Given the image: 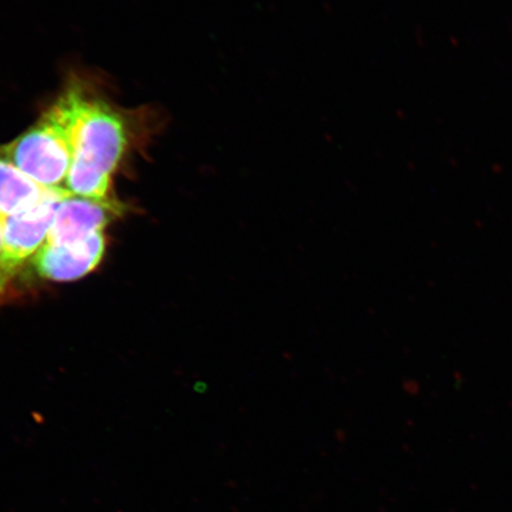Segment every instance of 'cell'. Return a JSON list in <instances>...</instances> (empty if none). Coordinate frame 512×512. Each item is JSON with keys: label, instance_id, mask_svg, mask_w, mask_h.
I'll list each match as a JSON object with an SVG mask.
<instances>
[{"label": "cell", "instance_id": "6da1fadb", "mask_svg": "<svg viewBox=\"0 0 512 512\" xmlns=\"http://www.w3.org/2000/svg\"><path fill=\"white\" fill-rule=\"evenodd\" d=\"M128 144L123 115L104 100L83 95L73 136V159L64 189L70 195L112 201L113 175Z\"/></svg>", "mask_w": 512, "mask_h": 512}, {"label": "cell", "instance_id": "7a4b0ae2", "mask_svg": "<svg viewBox=\"0 0 512 512\" xmlns=\"http://www.w3.org/2000/svg\"><path fill=\"white\" fill-rule=\"evenodd\" d=\"M83 95L79 86L68 88L34 125L2 145L11 162L44 189H64L72 166L74 127Z\"/></svg>", "mask_w": 512, "mask_h": 512}, {"label": "cell", "instance_id": "3957f363", "mask_svg": "<svg viewBox=\"0 0 512 512\" xmlns=\"http://www.w3.org/2000/svg\"><path fill=\"white\" fill-rule=\"evenodd\" d=\"M66 189L53 190L27 213L6 217L3 245L0 249V304L3 303L10 286L29 260L40 251L48 240L55 211Z\"/></svg>", "mask_w": 512, "mask_h": 512}, {"label": "cell", "instance_id": "277c9868", "mask_svg": "<svg viewBox=\"0 0 512 512\" xmlns=\"http://www.w3.org/2000/svg\"><path fill=\"white\" fill-rule=\"evenodd\" d=\"M106 236L104 230L73 245H51L46 242L32 258L31 265L38 277L66 283L79 280L92 273L104 259Z\"/></svg>", "mask_w": 512, "mask_h": 512}, {"label": "cell", "instance_id": "5b68a950", "mask_svg": "<svg viewBox=\"0 0 512 512\" xmlns=\"http://www.w3.org/2000/svg\"><path fill=\"white\" fill-rule=\"evenodd\" d=\"M121 207L115 201H95L67 194L57 206L47 242L51 245H73L102 232Z\"/></svg>", "mask_w": 512, "mask_h": 512}, {"label": "cell", "instance_id": "8992f818", "mask_svg": "<svg viewBox=\"0 0 512 512\" xmlns=\"http://www.w3.org/2000/svg\"><path fill=\"white\" fill-rule=\"evenodd\" d=\"M53 190L44 189L23 174L5 155L0 145V217L27 213Z\"/></svg>", "mask_w": 512, "mask_h": 512}, {"label": "cell", "instance_id": "52a82bcc", "mask_svg": "<svg viewBox=\"0 0 512 512\" xmlns=\"http://www.w3.org/2000/svg\"><path fill=\"white\" fill-rule=\"evenodd\" d=\"M3 235H4V222L2 217H0V249H2L3 245Z\"/></svg>", "mask_w": 512, "mask_h": 512}]
</instances>
